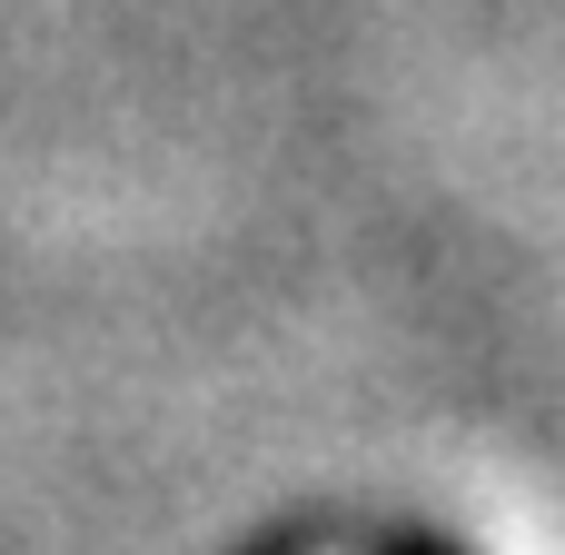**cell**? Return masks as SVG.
Returning a JSON list of instances; mask_svg holds the SVG:
<instances>
[{
	"label": "cell",
	"instance_id": "6da1fadb",
	"mask_svg": "<svg viewBox=\"0 0 565 555\" xmlns=\"http://www.w3.org/2000/svg\"><path fill=\"white\" fill-rule=\"evenodd\" d=\"M377 555H467V546H457V536H437V526H417V536H387Z\"/></svg>",
	"mask_w": 565,
	"mask_h": 555
}]
</instances>
